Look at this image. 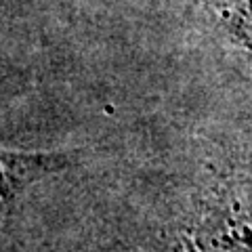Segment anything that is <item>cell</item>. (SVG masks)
Listing matches in <instances>:
<instances>
[{"label":"cell","mask_w":252,"mask_h":252,"mask_svg":"<svg viewBox=\"0 0 252 252\" xmlns=\"http://www.w3.org/2000/svg\"><path fill=\"white\" fill-rule=\"evenodd\" d=\"M210 40L235 67L252 76V0H195Z\"/></svg>","instance_id":"obj_3"},{"label":"cell","mask_w":252,"mask_h":252,"mask_svg":"<svg viewBox=\"0 0 252 252\" xmlns=\"http://www.w3.org/2000/svg\"><path fill=\"white\" fill-rule=\"evenodd\" d=\"M89 160V152L80 147L61 149H0V210L2 227L9 225L13 215L34 187L55 177L67 175Z\"/></svg>","instance_id":"obj_2"},{"label":"cell","mask_w":252,"mask_h":252,"mask_svg":"<svg viewBox=\"0 0 252 252\" xmlns=\"http://www.w3.org/2000/svg\"><path fill=\"white\" fill-rule=\"evenodd\" d=\"M154 242L162 250H252V156L200 172Z\"/></svg>","instance_id":"obj_1"}]
</instances>
